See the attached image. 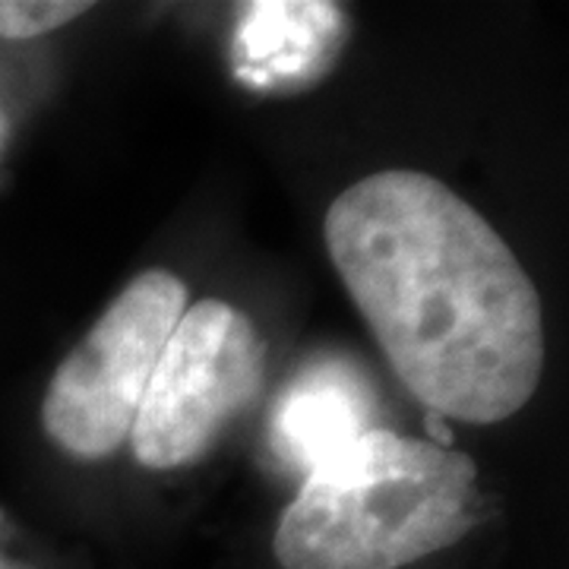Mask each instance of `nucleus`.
<instances>
[{
	"label": "nucleus",
	"instance_id": "f03ea898",
	"mask_svg": "<svg viewBox=\"0 0 569 569\" xmlns=\"http://www.w3.org/2000/svg\"><path fill=\"white\" fill-rule=\"evenodd\" d=\"M481 522L478 466L373 427L307 471L276 529L282 569H402Z\"/></svg>",
	"mask_w": 569,
	"mask_h": 569
},
{
	"label": "nucleus",
	"instance_id": "20e7f679",
	"mask_svg": "<svg viewBox=\"0 0 569 569\" xmlns=\"http://www.w3.org/2000/svg\"><path fill=\"white\" fill-rule=\"evenodd\" d=\"M263 380L266 342L247 313L219 298L183 310L130 430L137 462L156 471L197 462Z\"/></svg>",
	"mask_w": 569,
	"mask_h": 569
},
{
	"label": "nucleus",
	"instance_id": "7ed1b4c3",
	"mask_svg": "<svg viewBox=\"0 0 569 569\" xmlns=\"http://www.w3.org/2000/svg\"><path fill=\"white\" fill-rule=\"evenodd\" d=\"M187 310V284L146 269L108 305L61 367L44 402V433L77 459H102L130 440L149 377Z\"/></svg>",
	"mask_w": 569,
	"mask_h": 569
},
{
	"label": "nucleus",
	"instance_id": "39448f33",
	"mask_svg": "<svg viewBox=\"0 0 569 569\" xmlns=\"http://www.w3.org/2000/svg\"><path fill=\"white\" fill-rule=\"evenodd\" d=\"M373 396L358 367L342 361L305 367L272 411V443L288 466L313 471L332 452L373 430Z\"/></svg>",
	"mask_w": 569,
	"mask_h": 569
},
{
	"label": "nucleus",
	"instance_id": "423d86ee",
	"mask_svg": "<svg viewBox=\"0 0 569 569\" xmlns=\"http://www.w3.org/2000/svg\"><path fill=\"white\" fill-rule=\"evenodd\" d=\"M92 10L89 0H0V39H39Z\"/></svg>",
	"mask_w": 569,
	"mask_h": 569
},
{
	"label": "nucleus",
	"instance_id": "f257e3e1",
	"mask_svg": "<svg viewBox=\"0 0 569 569\" xmlns=\"http://www.w3.org/2000/svg\"><path fill=\"white\" fill-rule=\"evenodd\" d=\"M326 250L389 367L430 411L497 425L545 370L541 298L490 222L447 183L387 168L342 190Z\"/></svg>",
	"mask_w": 569,
	"mask_h": 569
},
{
	"label": "nucleus",
	"instance_id": "0eeeda50",
	"mask_svg": "<svg viewBox=\"0 0 569 569\" xmlns=\"http://www.w3.org/2000/svg\"><path fill=\"white\" fill-rule=\"evenodd\" d=\"M0 522H3V516H0ZM0 569H17V567H10V563H7V560L0 557Z\"/></svg>",
	"mask_w": 569,
	"mask_h": 569
}]
</instances>
